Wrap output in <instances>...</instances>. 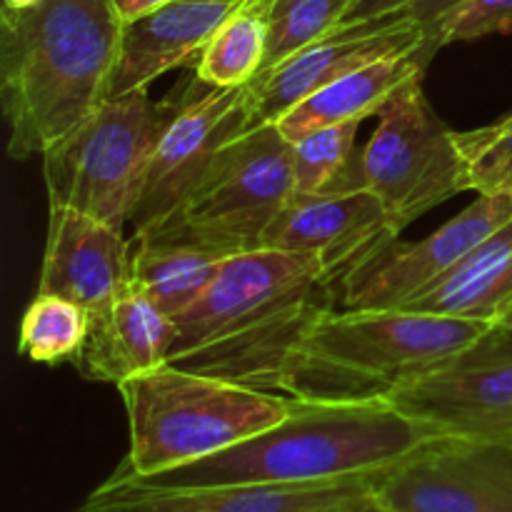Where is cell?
<instances>
[{
  "mask_svg": "<svg viewBox=\"0 0 512 512\" xmlns=\"http://www.w3.org/2000/svg\"><path fill=\"white\" fill-rule=\"evenodd\" d=\"M330 308L335 283L315 260L270 248L235 253L175 318L168 363L285 395L305 335Z\"/></svg>",
  "mask_w": 512,
  "mask_h": 512,
  "instance_id": "6da1fadb",
  "label": "cell"
},
{
  "mask_svg": "<svg viewBox=\"0 0 512 512\" xmlns=\"http://www.w3.org/2000/svg\"><path fill=\"white\" fill-rule=\"evenodd\" d=\"M123 23L113 0H40L0 13L10 158L43 155L110 98Z\"/></svg>",
  "mask_w": 512,
  "mask_h": 512,
  "instance_id": "7a4b0ae2",
  "label": "cell"
},
{
  "mask_svg": "<svg viewBox=\"0 0 512 512\" xmlns=\"http://www.w3.org/2000/svg\"><path fill=\"white\" fill-rule=\"evenodd\" d=\"M440 435L388 400L318 403L295 398L288 418L228 450L155 475H120L153 490L213 485H298L385 473Z\"/></svg>",
  "mask_w": 512,
  "mask_h": 512,
  "instance_id": "3957f363",
  "label": "cell"
},
{
  "mask_svg": "<svg viewBox=\"0 0 512 512\" xmlns=\"http://www.w3.org/2000/svg\"><path fill=\"white\" fill-rule=\"evenodd\" d=\"M490 325L408 308H330L305 335L285 395L318 403L385 400Z\"/></svg>",
  "mask_w": 512,
  "mask_h": 512,
  "instance_id": "277c9868",
  "label": "cell"
},
{
  "mask_svg": "<svg viewBox=\"0 0 512 512\" xmlns=\"http://www.w3.org/2000/svg\"><path fill=\"white\" fill-rule=\"evenodd\" d=\"M130 453L120 475H155L228 450L288 418L295 398L163 363L118 385Z\"/></svg>",
  "mask_w": 512,
  "mask_h": 512,
  "instance_id": "5b68a950",
  "label": "cell"
},
{
  "mask_svg": "<svg viewBox=\"0 0 512 512\" xmlns=\"http://www.w3.org/2000/svg\"><path fill=\"white\" fill-rule=\"evenodd\" d=\"M168 113V100L153 103L148 90L105 98L93 115L40 155L50 205L123 230Z\"/></svg>",
  "mask_w": 512,
  "mask_h": 512,
  "instance_id": "8992f818",
  "label": "cell"
},
{
  "mask_svg": "<svg viewBox=\"0 0 512 512\" xmlns=\"http://www.w3.org/2000/svg\"><path fill=\"white\" fill-rule=\"evenodd\" d=\"M295 198L293 143L278 123H260L230 140L190 198L153 233L218 253L258 250L265 233Z\"/></svg>",
  "mask_w": 512,
  "mask_h": 512,
  "instance_id": "52a82bcc",
  "label": "cell"
},
{
  "mask_svg": "<svg viewBox=\"0 0 512 512\" xmlns=\"http://www.w3.org/2000/svg\"><path fill=\"white\" fill-rule=\"evenodd\" d=\"M365 190L383 203L398 233L465 190L455 130L435 115L413 78L383 105L378 128L360 150Z\"/></svg>",
  "mask_w": 512,
  "mask_h": 512,
  "instance_id": "ba28073f",
  "label": "cell"
},
{
  "mask_svg": "<svg viewBox=\"0 0 512 512\" xmlns=\"http://www.w3.org/2000/svg\"><path fill=\"white\" fill-rule=\"evenodd\" d=\"M170 113L145 168L130 213L133 238L153 233L190 198L220 150L253 128L248 88H213L190 80L168 98Z\"/></svg>",
  "mask_w": 512,
  "mask_h": 512,
  "instance_id": "9c48e42d",
  "label": "cell"
},
{
  "mask_svg": "<svg viewBox=\"0 0 512 512\" xmlns=\"http://www.w3.org/2000/svg\"><path fill=\"white\" fill-rule=\"evenodd\" d=\"M385 400L440 438L512 440V328L490 325Z\"/></svg>",
  "mask_w": 512,
  "mask_h": 512,
  "instance_id": "30bf717a",
  "label": "cell"
},
{
  "mask_svg": "<svg viewBox=\"0 0 512 512\" xmlns=\"http://www.w3.org/2000/svg\"><path fill=\"white\" fill-rule=\"evenodd\" d=\"M512 220V195H478L453 220L418 243L390 238L355 260L335 283L338 308L390 310L443 283L460 260Z\"/></svg>",
  "mask_w": 512,
  "mask_h": 512,
  "instance_id": "8fae6325",
  "label": "cell"
},
{
  "mask_svg": "<svg viewBox=\"0 0 512 512\" xmlns=\"http://www.w3.org/2000/svg\"><path fill=\"white\" fill-rule=\"evenodd\" d=\"M388 512H512V440L438 438L375 488Z\"/></svg>",
  "mask_w": 512,
  "mask_h": 512,
  "instance_id": "7c38bea8",
  "label": "cell"
},
{
  "mask_svg": "<svg viewBox=\"0 0 512 512\" xmlns=\"http://www.w3.org/2000/svg\"><path fill=\"white\" fill-rule=\"evenodd\" d=\"M388 473V470H385ZM385 473L298 485L153 490L108 478L70 512H350L373 505Z\"/></svg>",
  "mask_w": 512,
  "mask_h": 512,
  "instance_id": "4fadbf2b",
  "label": "cell"
},
{
  "mask_svg": "<svg viewBox=\"0 0 512 512\" xmlns=\"http://www.w3.org/2000/svg\"><path fill=\"white\" fill-rule=\"evenodd\" d=\"M425 43L423 25L405 15L333 30L245 85L253 125L278 123L288 110L333 80L388 55L423 48Z\"/></svg>",
  "mask_w": 512,
  "mask_h": 512,
  "instance_id": "5bb4252c",
  "label": "cell"
},
{
  "mask_svg": "<svg viewBox=\"0 0 512 512\" xmlns=\"http://www.w3.org/2000/svg\"><path fill=\"white\" fill-rule=\"evenodd\" d=\"M398 235L370 190L295 195L270 225L260 248L315 260L338 283L355 260Z\"/></svg>",
  "mask_w": 512,
  "mask_h": 512,
  "instance_id": "9a60e30c",
  "label": "cell"
},
{
  "mask_svg": "<svg viewBox=\"0 0 512 512\" xmlns=\"http://www.w3.org/2000/svg\"><path fill=\"white\" fill-rule=\"evenodd\" d=\"M130 263L133 243L123 238V230L50 205L38 293L63 295L98 315L130 288Z\"/></svg>",
  "mask_w": 512,
  "mask_h": 512,
  "instance_id": "2e32d148",
  "label": "cell"
},
{
  "mask_svg": "<svg viewBox=\"0 0 512 512\" xmlns=\"http://www.w3.org/2000/svg\"><path fill=\"white\" fill-rule=\"evenodd\" d=\"M248 0H170L123 23L110 98L148 90L178 65H195L225 20Z\"/></svg>",
  "mask_w": 512,
  "mask_h": 512,
  "instance_id": "e0dca14e",
  "label": "cell"
},
{
  "mask_svg": "<svg viewBox=\"0 0 512 512\" xmlns=\"http://www.w3.org/2000/svg\"><path fill=\"white\" fill-rule=\"evenodd\" d=\"M175 335V320L130 283L108 310L90 315L88 343L75 368L83 378L118 388L135 375L168 363Z\"/></svg>",
  "mask_w": 512,
  "mask_h": 512,
  "instance_id": "ac0fdd59",
  "label": "cell"
},
{
  "mask_svg": "<svg viewBox=\"0 0 512 512\" xmlns=\"http://www.w3.org/2000/svg\"><path fill=\"white\" fill-rule=\"evenodd\" d=\"M435 53L438 50L425 43L423 48L410 53L388 55L363 65L288 110L278 120V128L288 140H298L325 125L363 123L370 115H378L408 80L423 78Z\"/></svg>",
  "mask_w": 512,
  "mask_h": 512,
  "instance_id": "d6986e66",
  "label": "cell"
},
{
  "mask_svg": "<svg viewBox=\"0 0 512 512\" xmlns=\"http://www.w3.org/2000/svg\"><path fill=\"white\" fill-rule=\"evenodd\" d=\"M512 308V220L470 250L440 285L420 295L408 310L450 318L500 323Z\"/></svg>",
  "mask_w": 512,
  "mask_h": 512,
  "instance_id": "ffe728a7",
  "label": "cell"
},
{
  "mask_svg": "<svg viewBox=\"0 0 512 512\" xmlns=\"http://www.w3.org/2000/svg\"><path fill=\"white\" fill-rule=\"evenodd\" d=\"M225 258L230 255L183 240L133 238L130 283L175 320L208 290Z\"/></svg>",
  "mask_w": 512,
  "mask_h": 512,
  "instance_id": "44dd1931",
  "label": "cell"
},
{
  "mask_svg": "<svg viewBox=\"0 0 512 512\" xmlns=\"http://www.w3.org/2000/svg\"><path fill=\"white\" fill-rule=\"evenodd\" d=\"M270 0H248L213 35L195 63V78L213 88H243L258 78L268 53Z\"/></svg>",
  "mask_w": 512,
  "mask_h": 512,
  "instance_id": "7402d4cb",
  "label": "cell"
},
{
  "mask_svg": "<svg viewBox=\"0 0 512 512\" xmlns=\"http://www.w3.org/2000/svg\"><path fill=\"white\" fill-rule=\"evenodd\" d=\"M360 123H338L305 133L293 143L295 195L365 190L355 135Z\"/></svg>",
  "mask_w": 512,
  "mask_h": 512,
  "instance_id": "603a6c76",
  "label": "cell"
},
{
  "mask_svg": "<svg viewBox=\"0 0 512 512\" xmlns=\"http://www.w3.org/2000/svg\"><path fill=\"white\" fill-rule=\"evenodd\" d=\"M90 335V313L75 300L38 293L18 328V353L33 363H78Z\"/></svg>",
  "mask_w": 512,
  "mask_h": 512,
  "instance_id": "cb8c5ba5",
  "label": "cell"
},
{
  "mask_svg": "<svg viewBox=\"0 0 512 512\" xmlns=\"http://www.w3.org/2000/svg\"><path fill=\"white\" fill-rule=\"evenodd\" d=\"M350 0H270L268 53L258 75L333 33Z\"/></svg>",
  "mask_w": 512,
  "mask_h": 512,
  "instance_id": "d4e9b609",
  "label": "cell"
},
{
  "mask_svg": "<svg viewBox=\"0 0 512 512\" xmlns=\"http://www.w3.org/2000/svg\"><path fill=\"white\" fill-rule=\"evenodd\" d=\"M463 158L465 190L478 195H512V115L485 128L455 133Z\"/></svg>",
  "mask_w": 512,
  "mask_h": 512,
  "instance_id": "484cf974",
  "label": "cell"
},
{
  "mask_svg": "<svg viewBox=\"0 0 512 512\" xmlns=\"http://www.w3.org/2000/svg\"><path fill=\"white\" fill-rule=\"evenodd\" d=\"M512 0H460L443 18L425 28V40L435 50L450 43L480 40L485 35L510 33Z\"/></svg>",
  "mask_w": 512,
  "mask_h": 512,
  "instance_id": "4316f807",
  "label": "cell"
},
{
  "mask_svg": "<svg viewBox=\"0 0 512 512\" xmlns=\"http://www.w3.org/2000/svg\"><path fill=\"white\" fill-rule=\"evenodd\" d=\"M415 0H350L348 8H345L343 18H340L338 28H353V25L373 23V20L390 18V15L403 13L408 5H413Z\"/></svg>",
  "mask_w": 512,
  "mask_h": 512,
  "instance_id": "83f0119b",
  "label": "cell"
},
{
  "mask_svg": "<svg viewBox=\"0 0 512 512\" xmlns=\"http://www.w3.org/2000/svg\"><path fill=\"white\" fill-rule=\"evenodd\" d=\"M458 3L460 0H415L413 5H408V8L398 15H405V18L415 20V23H420L423 28H428V25H433L438 18H443V15Z\"/></svg>",
  "mask_w": 512,
  "mask_h": 512,
  "instance_id": "f1b7e54d",
  "label": "cell"
},
{
  "mask_svg": "<svg viewBox=\"0 0 512 512\" xmlns=\"http://www.w3.org/2000/svg\"><path fill=\"white\" fill-rule=\"evenodd\" d=\"M115 8H118L120 18L128 23V20H135L140 18V15L150 13V10L160 8V5L170 3V0H113Z\"/></svg>",
  "mask_w": 512,
  "mask_h": 512,
  "instance_id": "f546056e",
  "label": "cell"
},
{
  "mask_svg": "<svg viewBox=\"0 0 512 512\" xmlns=\"http://www.w3.org/2000/svg\"><path fill=\"white\" fill-rule=\"evenodd\" d=\"M35 3H40V0H3V5H8V8H28Z\"/></svg>",
  "mask_w": 512,
  "mask_h": 512,
  "instance_id": "4dcf8cb0",
  "label": "cell"
},
{
  "mask_svg": "<svg viewBox=\"0 0 512 512\" xmlns=\"http://www.w3.org/2000/svg\"><path fill=\"white\" fill-rule=\"evenodd\" d=\"M350 512H388V510H385V508H383V505H380V503H378V500H375V503H373V505H368V508H360V510H350Z\"/></svg>",
  "mask_w": 512,
  "mask_h": 512,
  "instance_id": "1f68e13d",
  "label": "cell"
},
{
  "mask_svg": "<svg viewBox=\"0 0 512 512\" xmlns=\"http://www.w3.org/2000/svg\"><path fill=\"white\" fill-rule=\"evenodd\" d=\"M500 323H505V325H510V328H512V308L508 310V313H505L503 315V320H500Z\"/></svg>",
  "mask_w": 512,
  "mask_h": 512,
  "instance_id": "d6a6232c",
  "label": "cell"
}]
</instances>
